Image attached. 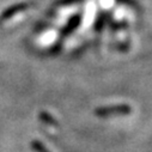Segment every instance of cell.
I'll list each match as a JSON object with an SVG mask.
<instances>
[{"instance_id": "obj_2", "label": "cell", "mask_w": 152, "mask_h": 152, "mask_svg": "<svg viewBox=\"0 0 152 152\" xmlns=\"http://www.w3.org/2000/svg\"><path fill=\"white\" fill-rule=\"evenodd\" d=\"M34 145H35V147H36L37 150H39L40 152H47V150H46V148H45V147H43L42 145H40L39 142H35Z\"/></svg>"}, {"instance_id": "obj_1", "label": "cell", "mask_w": 152, "mask_h": 152, "mask_svg": "<svg viewBox=\"0 0 152 152\" xmlns=\"http://www.w3.org/2000/svg\"><path fill=\"white\" fill-rule=\"evenodd\" d=\"M129 111H131V108L128 105L121 104V105H111V107L98 108L96 110V114L99 116H107V115H114V114H128Z\"/></svg>"}]
</instances>
